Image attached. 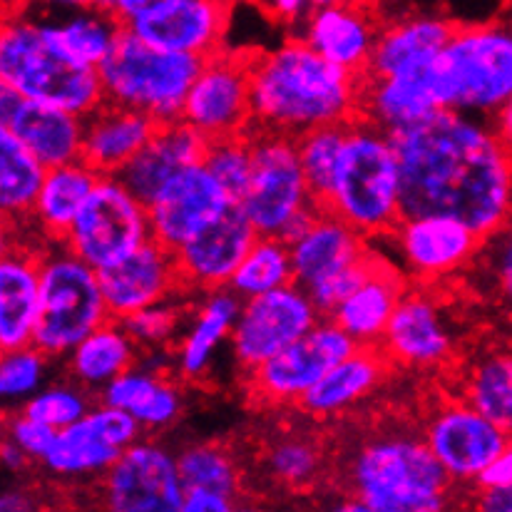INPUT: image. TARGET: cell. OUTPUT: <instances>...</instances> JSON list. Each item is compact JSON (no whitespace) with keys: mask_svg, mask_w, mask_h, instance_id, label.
<instances>
[{"mask_svg":"<svg viewBox=\"0 0 512 512\" xmlns=\"http://www.w3.org/2000/svg\"><path fill=\"white\" fill-rule=\"evenodd\" d=\"M388 356L381 346H358L351 356L336 363L309 393L299 401V408L309 416L329 418L348 411L371 396L386 376Z\"/></svg>","mask_w":512,"mask_h":512,"instance_id":"obj_32","label":"cell"},{"mask_svg":"<svg viewBox=\"0 0 512 512\" xmlns=\"http://www.w3.org/2000/svg\"><path fill=\"white\" fill-rule=\"evenodd\" d=\"M100 498L112 512H182L184 480L177 455L137 440L102 475Z\"/></svg>","mask_w":512,"mask_h":512,"instance_id":"obj_15","label":"cell"},{"mask_svg":"<svg viewBox=\"0 0 512 512\" xmlns=\"http://www.w3.org/2000/svg\"><path fill=\"white\" fill-rule=\"evenodd\" d=\"M202 65V55L155 48L122 28L115 48L97 73L107 102L147 112L162 125L182 120L184 100Z\"/></svg>","mask_w":512,"mask_h":512,"instance_id":"obj_7","label":"cell"},{"mask_svg":"<svg viewBox=\"0 0 512 512\" xmlns=\"http://www.w3.org/2000/svg\"><path fill=\"white\" fill-rule=\"evenodd\" d=\"M433 90L426 78V70L408 75H363L361 97H358V117L373 122L376 127L386 130L388 135L438 112Z\"/></svg>","mask_w":512,"mask_h":512,"instance_id":"obj_30","label":"cell"},{"mask_svg":"<svg viewBox=\"0 0 512 512\" xmlns=\"http://www.w3.org/2000/svg\"><path fill=\"white\" fill-rule=\"evenodd\" d=\"M408 284L391 261H378L376 271L329 316L358 346H381L383 334L406 294Z\"/></svg>","mask_w":512,"mask_h":512,"instance_id":"obj_31","label":"cell"},{"mask_svg":"<svg viewBox=\"0 0 512 512\" xmlns=\"http://www.w3.org/2000/svg\"><path fill=\"white\" fill-rule=\"evenodd\" d=\"M0 127L13 132L45 167L68 165L83 155V117L5 85H0Z\"/></svg>","mask_w":512,"mask_h":512,"instance_id":"obj_21","label":"cell"},{"mask_svg":"<svg viewBox=\"0 0 512 512\" xmlns=\"http://www.w3.org/2000/svg\"><path fill=\"white\" fill-rule=\"evenodd\" d=\"M229 10L222 0H170L125 28L155 48L209 58L224 48Z\"/></svg>","mask_w":512,"mask_h":512,"instance_id":"obj_22","label":"cell"},{"mask_svg":"<svg viewBox=\"0 0 512 512\" xmlns=\"http://www.w3.org/2000/svg\"><path fill=\"white\" fill-rule=\"evenodd\" d=\"M140 348L120 319H110L68 353V371L87 391H102L140 361Z\"/></svg>","mask_w":512,"mask_h":512,"instance_id":"obj_37","label":"cell"},{"mask_svg":"<svg viewBox=\"0 0 512 512\" xmlns=\"http://www.w3.org/2000/svg\"><path fill=\"white\" fill-rule=\"evenodd\" d=\"M97 274L112 319H125L135 311L172 299L179 291H187L174 252L162 247L157 239H150L137 252Z\"/></svg>","mask_w":512,"mask_h":512,"instance_id":"obj_20","label":"cell"},{"mask_svg":"<svg viewBox=\"0 0 512 512\" xmlns=\"http://www.w3.org/2000/svg\"><path fill=\"white\" fill-rule=\"evenodd\" d=\"M326 209L366 239H381L396 229L403 217L401 165L386 130L353 117Z\"/></svg>","mask_w":512,"mask_h":512,"instance_id":"obj_5","label":"cell"},{"mask_svg":"<svg viewBox=\"0 0 512 512\" xmlns=\"http://www.w3.org/2000/svg\"><path fill=\"white\" fill-rule=\"evenodd\" d=\"M204 165L217 177L229 199L242 204L254 174V152L247 132L209 140L207 152H204Z\"/></svg>","mask_w":512,"mask_h":512,"instance_id":"obj_44","label":"cell"},{"mask_svg":"<svg viewBox=\"0 0 512 512\" xmlns=\"http://www.w3.org/2000/svg\"><path fill=\"white\" fill-rule=\"evenodd\" d=\"M351 503L341 510L438 512L450 508L455 483L416 433H383L363 440L346 465Z\"/></svg>","mask_w":512,"mask_h":512,"instance_id":"obj_3","label":"cell"},{"mask_svg":"<svg viewBox=\"0 0 512 512\" xmlns=\"http://www.w3.org/2000/svg\"><path fill=\"white\" fill-rule=\"evenodd\" d=\"M229 204L232 199L204 162L187 167L147 204L152 239L170 252H177L199 229L212 224Z\"/></svg>","mask_w":512,"mask_h":512,"instance_id":"obj_19","label":"cell"},{"mask_svg":"<svg viewBox=\"0 0 512 512\" xmlns=\"http://www.w3.org/2000/svg\"><path fill=\"white\" fill-rule=\"evenodd\" d=\"M453 346L455 339L438 299L426 289L408 286L381 341L388 361L428 371L448 361Z\"/></svg>","mask_w":512,"mask_h":512,"instance_id":"obj_23","label":"cell"},{"mask_svg":"<svg viewBox=\"0 0 512 512\" xmlns=\"http://www.w3.org/2000/svg\"><path fill=\"white\" fill-rule=\"evenodd\" d=\"M150 239L147 204L120 177L107 174L95 184L63 244L100 271L137 252Z\"/></svg>","mask_w":512,"mask_h":512,"instance_id":"obj_9","label":"cell"},{"mask_svg":"<svg viewBox=\"0 0 512 512\" xmlns=\"http://www.w3.org/2000/svg\"><path fill=\"white\" fill-rule=\"evenodd\" d=\"M142 430L145 428L130 413L100 401V406H92L78 423L58 430L43 465L60 478L105 475L122 450L140 440Z\"/></svg>","mask_w":512,"mask_h":512,"instance_id":"obj_17","label":"cell"},{"mask_svg":"<svg viewBox=\"0 0 512 512\" xmlns=\"http://www.w3.org/2000/svg\"><path fill=\"white\" fill-rule=\"evenodd\" d=\"M348 125L351 122H334V125L314 127V130L296 137L306 182H309L311 194H314V199L321 207H326L331 189H334L343 147H346Z\"/></svg>","mask_w":512,"mask_h":512,"instance_id":"obj_41","label":"cell"},{"mask_svg":"<svg viewBox=\"0 0 512 512\" xmlns=\"http://www.w3.org/2000/svg\"><path fill=\"white\" fill-rule=\"evenodd\" d=\"M182 321V309L172 304V299H167L125 316V319H120V324L125 326V331L132 336L140 351H155V348H170Z\"/></svg>","mask_w":512,"mask_h":512,"instance_id":"obj_48","label":"cell"},{"mask_svg":"<svg viewBox=\"0 0 512 512\" xmlns=\"http://www.w3.org/2000/svg\"><path fill=\"white\" fill-rule=\"evenodd\" d=\"M256 3L264 8V13L269 15L274 23L281 25H299L306 23V18L314 10L311 0H256Z\"/></svg>","mask_w":512,"mask_h":512,"instance_id":"obj_52","label":"cell"},{"mask_svg":"<svg viewBox=\"0 0 512 512\" xmlns=\"http://www.w3.org/2000/svg\"><path fill=\"white\" fill-rule=\"evenodd\" d=\"M490 122H493L495 132H498L500 140L505 142V147L512 152V97L493 117H490Z\"/></svg>","mask_w":512,"mask_h":512,"instance_id":"obj_56","label":"cell"},{"mask_svg":"<svg viewBox=\"0 0 512 512\" xmlns=\"http://www.w3.org/2000/svg\"><path fill=\"white\" fill-rule=\"evenodd\" d=\"M110 319L97 269L70 252L63 242H45L35 346L50 358L68 356Z\"/></svg>","mask_w":512,"mask_h":512,"instance_id":"obj_8","label":"cell"},{"mask_svg":"<svg viewBox=\"0 0 512 512\" xmlns=\"http://www.w3.org/2000/svg\"><path fill=\"white\" fill-rule=\"evenodd\" d=\"M453 30L455 25L450 20L433 18V15L408 18L381 30L366 75L388 78V75L421 73L448 45Z\"/></svg>","mask_w":512,"mask_h":512,"instance_id":"obj_29","label":"cell"},{"mask_svg":"<svg viewBox=\"0 0 512 512\" xmlns=\"http://www.w3.org/2000/svg\"><path fill=\"white\" fill-rule=\"evenodd\" d=\"M83 120L85 132L80 160L102 177L107 174L117 177L160 127V122L147 112L107 100Z\"/></svg>","mask_w":512,"mask_h":512,"instance_id":"obj_25","label":"cell"},{"mask_svg":"<svg viewBox=\"0 0 512 512\" xmlns=\"http://www.w3.org/2000/svg\"><path fill=\"white\" fill-rule=\"evenodd\" d=\"M266 468L276 483L286 488H306L321 470V450L309 438H281L266 453Z\"/></svg>","mask_w":512,"mask_h":512,"instance_id":"obj_46","label":"cell"},{"mask_svg":"<svg viewBox=\"0 0 512 512\" xmlns=\"http://www.w3.org/2000/svg\"><path fill=\"white\" fill-rule=\"evenodd\" d=\"M224 5H229V8H234L237 3H249V0H222Z\"/></svg>","mask_w":512,"mask_h":512,"instance_id":"obj_61","label":"cell"},{"mask_svg":"<svg viewBox=\"0 0 512 512\" xmlns=\"http://www.w3.org/2000/svg\"><path fill=\"white\" fill-rule=\"evenodd\" d=\"M43 244L5 239L0 259V351L33 343L40 311Z\"/></svg>","mask_w":512,"mask_h":512,"instance_id":"obj_24","label":"cell"},{"mask_svg":"<svg viewBox=\"0 0 512 512\" xmlns=\"http://www.w3.org/2000/svg\"><path fill=\"white\" fill-rule=\"evenodd\" d=\"M239 309H242V296L234 294L229 286L204 294L202 306L179 343L177 368L184 381H199L209 371L217 348L232 339Z\"/></svg>","mask_w":512,"mask_h":512,"instance_id":"obj_35","label":"cell"},{"mask_svg":"<svg viewBox=\"0 0 512 512\" xmlns=\"http://www.w3.org/2000/svg\"><path fill=\"white\" fill-rule=\"evenodd\" d=\"M25 3H38L43 8L55 10H87V8H107V0H25Z\"/></svg>","mask_w":512,"mask_h":512,"instance_id":"obj_57","label":"cell"},{"mask_svg":"<svg viewBox=\"0 0 512 512\" xmlns=\"http://www.w3.org/2000/svg\"><path fill=\"white\" fill-rule=\"evenodd\" d=\"M252 127L301 137L304 132L358 117L361 75L294 38L252 53Z\"/></svg>","mask_w":512,"mask_h":512,"instance_id":"obj_2","label":"cell"},{"mask_svg":"<svg viewBox=\"0 0 512 512\" xmlns=\"http://www.w3.org/2000/svg\"><path fill=\"white\" fill-rule=\"evenodd\" d=\"M177 463L179 475L184 480V488H207L229 495V498H237V465H234L232 455L224 448H219V445H187L182 453H177Z\"/></svg>","mask_w":512,"mask_h":512,"instance_id":"obj_43","label":"cell"},{"mask_svg":"<svg viewBox=\"0 0 512 512\" xmlns=\"http://www.w3.org/2000/svg\"><path fill=\"white\" fill-rule=\"evenodd\" d=\"M498 485H512V435L508 440V445L503 448V453L493 460L488 470L478 478V488H498Z\"/></svg>","mask_w":512,"mask_h":512,"instance_id":"obj_54","label":"cell"},{"mask_svg":"<svg viewBox=\"0 0 512 512\" xmlns=\"http://www.w3.org/2000/svg\"><path fill=\"white\" fill-rule=\"evenodd\" d=\"M378 33L373 20L356 5L334 3L314 8L304 23V40L348 73L366 75Z\"/></svg>","mask_w":512,"mask_h":512,"instance_id":"obj_28","label":"cell"},{"mask_svg":"<svg viewBox=\"0 0 512 512\" xmlns=\"http://www.w3.org/2000/svg\"><path fill=\"white\" fill-rule=\"evenodd\" d=\"M465 276L478 286L480 294L488 296L490 304L512 316V217L483 239Z\"/></svg>","mask_w":512,"mask_h":512,"instance_id":"obj_42","label":"cell"},{"mask_svg":"<svg viewBox=\"0 0 512 512\" xmlns=\"http://www.w3.org/2000/svg\"><path fill=\"white\" fill-rule=\"evenodd\" d=\"M460 398L512 435V346H490L468 361Z\"/></svg>","mask_w":512,"mask_h":512,"instance_id":"obj_39","label":"cell"},{"mask_svg":"<svg viewBox=\"0 0 512 512\" xmlns=\"http://www.w3.org/2000/svg\"><path fill=\"white\" fill-rule=\"evenodd\" d=\"M423 438L455 488L473 495L480 475L508 445L510 433L458 396L430 411Z\"/></svg>","mask_w":512,"mask_h":512,"instance_id":"obj_12","label":"cell"},{"mask_svg":"<svg viewBox=\"0 0 512 512\" xmlns=\"http://www.w3.org/2000/svg\"><path fill=\"white\" fill-rule=\"evenodd\" d=\"M378 256L373 252H368L363 256L361 261H356V264L346 266V269L336 271V274H331L329 279L319 281V284L309 286V296L311 301L316 304V309H319L321 316H331L336 309L343 304V301L348 299V296L353 294V291L358 289V286L363 284V281L368 279V276L376 271L378 266Z\"/></svg>","mask_w":512,"mask_h":512,"instance_id":"obj_49","label":"cell"},{"mask_svg":"<svg viewBox=\"0 0 512 512\" xmlns=\"http://www.w3.org/2000/svg\"><path fill=\"white\" fill-rule=\"evenodd\" d=\"M209 140L189 122L174 120L162 122L152 140L137 152L135 160L117 177L137 194L145 204L157 197L170 179L177 177L187 167L204 162Z\"/></svg>","mask_w":512,"mask_h":512,"instance_id":"obj_26","label":"cell"},{"mask_svg":"<svg viewBox=\"0 0 512 512\" xmlns=\"http://www.w3.org/2000/svg\"><path fill=\"white\" fill-rule=\"evenodd\" d=\"M237 498L217 493L207 488H184L182 512H232L237 508Z\"/></svg>","mask_w":512,"mask_h":512,"instance_id":"obj_51","label":"cell"},{"mask_svg":"<svg viewBox=\"0 0 512 512\" xmlns=\"http://www.w3.org/2000/svg\"><path fill=\"white\" fill-rule=\"evenodd\" d=\"M90 408V391L87 388L80 383H73V386L60 383V386L40 388L35 396H30L20 406V413L55 430H63L78 423Z\"/></svg>","mask_w":512,"mask_h":512,"instance_id":"obj_47","label":"cell"},{"mask_svg":"<svg viewBox=\"0 0 512 512\" xmlns=\"http://www.w3.org/2000/svg\"><path fill=\"white\" fill-rule=\"evenodd\" d=\"M259 239V229L244 212L242 204L232 202L212 224L199 229L189 242L174 252L179 274L187 291L227 289L234 271Z\"/></svg>","mask_w":512,"mask_h":512,"instance_id":"obj_18","label":"cell"},{"mask_svg":"<svg viewBox=\"0 0 512 512\" xmlns=\"http://www.w3.org/2000/svg\"><path fill=\"white\" fill-rule=\"evenodd\" d=\"M314 3V8H324V5H334V3H341V0H311Z\"/></svg>","mask_w":512,"mask_h":512,"instance_id":"obj_60","label":"cell"},{"mask_svg":"<svg viewBox=\"0 0 512 512\" xmlns=\"http://www.w3.org/2000/svg\"><path fill=\"white\" fill-rule=\"evenodd\" d=\"M55 435H58V430L55 428L45 426V423L35 421V418L25 416V413L15 411L13 416L8 418V435H5V438H8L10 443L18 445L30 460L43 463L48 450L53 448Z\"/></svg>","mask_w":512,"mask_h":512,"instance_id":"obj_50","label":"cell"},{"mask_svg":"<svg viewBox=\"0 0 512 512\" xmlns=\"http://www.w3.org/2000/svg\"><path fill=\"white\" fill-rule=\"evenodd\" d=\"M38 23L48 43L63 58L83 68H100L125 28L122 20L107 8L65 10L63 18H45Z\"/></svg>","mask_w":512,"mask_h":512,"instance_id":"obj_34","label":"cell"},{"mask_svg":"<svg viewBox=\"0 0 512 512\" xmlns=\"http://www.w3.org/2000/svg\"><path fill=\"white\" fill-rule=\"evenodd\" d=\"M0 85L85 117L105 102L97 68L70 63L43 35L38 18L13 13L0 30Z\"/></svg>","mask_w":512,"mask_h":512,"instance_id":"obj_6","label":"cell"},{"mask_svg":"<svg viewBox=\"0 0 512 512\" xmlns=\"http://www.w3.org/2000/svg\"><path fill=\"white\" fill-rule=\"evenodd\" d=\"M371 239L343 222L331 209H321L309 232L291 242V259H294V281L304 289L329 279L336 271L356 264L371 252Z\"/></svg>","mask_w":512,"mask_h":512,"instance_id":"obj_27","label":"cell"},{"mask_svg":"<svg viewBox=\"0 0 512 512\" xmlns=\"http://www.w3.org/2000/svg\"><path fill=\"white\" fill-rule=\"evenodd\" d=\"M391 140L403 217L445 214L483 239L512 217V152L488 117L438 110Z\"/></svg>","mask_w":512,"mask_h":512,"instance_id":"obj_1","label":"cell"},{"mask_svg":"<svg viewBox=\"0 0 512 512\" xmlns=\"http://www.w3.org/2000/svg\"><path fill=\"white\" fill-rule=\"evenodd\" d=\"M319 314L304 286L286 284L266 294L242 299L239 319L232 331V351L239 368L252 373L286 346L314 329Z\"/></svg>","mask_w":512,"mask_h":512,"instance_id":"obj_13","label":"cell"},{"mask_svg":"<svg viewBox=\"0 0 512 512\" xmlns=\"http://www.w3.org/2000/svg\"><path fill=\"white\" fill-rule=\"evenodd\" d=\"M100 177L102 174H97L83 160L48 167L38 202H35L33 219H30L33 232L45 242H65Z\"/></svg>","mask_w":512,"mask_h":512,"instance_id":"obj_33","label":"cell"},{"mask_svg":"<svg viewBox=\"0 0 512 512\" xmlns=\"http://www.w3.org/2000/svg\"><path fill=\"white\" fill-rule=\"evenodd\" d=\"M475 510L483 512H512V485L498 488H478L470 495Z\"/></svg>","mask_w":512,"mask_h":512,"instance_id":"obj_53","label":"cell"},{"mask_svg":"<svg viewBox=\"0 0 512 512\" xmlns=\"http://www.w3.org/2000/svg\"><path fill=\"white\" fill-rule=\"evenodd\" d=\"M0 508L5 512H18V510H30L33 508V503H30V495L23 493V490H13V493H3V503H0Z\"/></svg>","mask_w":512,"mask_h":512,"instance_id":"obj_59","label":"cell"},{"mask_svg":"<svg viewBox=\"0 0 512 512\" xmlns=\"http://www.w3.org/2000/svg\"><path fill=\"white\" fill-rule=\"evenodd\" d=\"M426 78L440 110L490 120L512 97V20L455 25Z\"/></svg>","mask_w":512,"mask_h":512,"instance_id":"obj_4","label":"cell"},{"mask_svg":"<svg viewBox=\"0 0 512 512\" xmlns=\"http://www.w3.org/2000/svg\"><path fill=\"white\" fill-rule=\"evenodd\" d=\"M3 463H5V468H10V470H13V473H20V470L28 468V465L33 463V460H30L28 455H25L23 450L18 448V445L10 443V440L5 438V443H3Z\"/></svg>","mask_w":512,"mask_h":512,"instance_id":"obj_58","label":"cell"},{"mask_svg":"<svg viewBox=\"0 0 512 512\" xmlns=\"http://www.w3.org/2000/svg\"><path fill=\"white\" fill-rule=\"evenodd\" d=\"M165 3H170V0H107V10H112L122 20V25H127L130 20L140 18V15L150 13Z\"/></svg>","mask_w":512,"mask_h":512,"instance_id":"obj_55","label":"cell"},{"mask_svg":"<svg viewBox=\"0 0 512 512\" xmlns=\"http://www.w3.org/2000/svg\"><path fill=\"white\" fill-rule=\"evenodd\" d=\"M356 348L358 343L334 319L324 316L301 339L247 373L249 391L256 401L269 406H299L301 398Z\"/></svg>","mask_w":512,"mask_h":512,"instance_id":"obj_11","label":"cell"},{"mask_svg":"<svg viewBox=\"0 0 512 512\" xmlns=\"http://www.w3.org/2000/svg\"><path fill=\"white\" fill-rule=\"evenodd\" d=\"M252 50L222 48L204 58L197 80L184 100L182 120L207 140L242 135L252 127Z\"/></svg>","mask_w":512,"mask_h":512,"instance_id":"obj_14","label":"cell"},{"mask_svg":"<svg viewBox=\"0 0 512 512\" xmlns=\"http://www.w3.org/2000/svg\"><path fill=\"white\" fill-rule=\"evenodd\" d=\"M403 271L418 284L450 279L473 264L483 237L468 224L445 214L426 217H401L391 234Z\"/></svg>","mask_w":512,"mask_h":512,"instance_id":"obj_16","label":"cell"},{"mask_svg":"<svg viewBox=\"0 0 512 512\" xmlns=\"http://www.w3.org/2000/svg\"><path fill=\"white\" fill-rule=\"evenodd\" d=\"M100 401L122 408L145 430L172 426L182 413V396L162 373L135 366L100 391Z\"/></svg>","mask_w":512,"mask_h":512,"instance_id":"obj_36","label":"cell"},{"mask_svg":"<svg viewBox=\"0 0 512 512\" xmlns=\"http://www.w3.org/2000/svg\"><path fill=\"white\" fill-rule=\"evenodd\" d=\"M50 356L35 343L3 351L0 358V398L5 406H23L43 388Z\"/></svg>","mask_w":512,"mask_h":512,"instance_id":"obj_45","label":"cell"},{"mask_svg":"<svg viewBox=\"0 0 512 512\" xmlns=\"http://www.w3.org/2000/svg\"><path fill=\"white\" fill-rule=\"evenodd\" d=\"M247 135L252 140L254 174L242 207L259 234L279 237L301 209L319 202L306 182L296 137L259 127H249Z\"/></svg>","mask_w":512,"mask_h":512,"instance_id":"obj_10","label":"cell"},{"mask_svg":"<svg viewBox=\"0 0 512 512\" xmlns=\"http://www.w3.org/2000/svg\"><path fill=\"white\" fill-rule=\"evenodd\" d=\"M45 174L48 167L13 132L0 127V212L5 229L18 232L30 224Z\"/></svg>","mask_w":512,"mask_h":512,"instance_id":"obj_38","label":"cell"},{"mask_svg":"<svg viewBox=\"0 0 512 512\" xmlns=\"http://www.w3.org/2000/svg\"><path fill=\"white\" fill-rule=\"evenodd\" d=\"M286 284H294V259H291L289 242L276 234H259L254 247L234 271L229 289L242 299H252Z\"/></svg>","mask_w":512,"mask_h":512,"instance_id":"obj_40","label":"cell"}]
</instances>
